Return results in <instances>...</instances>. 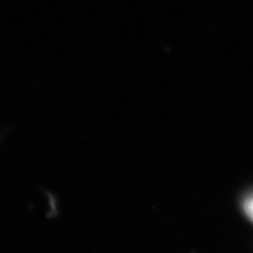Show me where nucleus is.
<instances>
[{
    "label": "nucleus",
    "instance_id": "obj_1",
    "mask_svg": "<svg viewBox=\"0 0 253 253\" xmlns=\"http://www.w3.org/2000/svg\"><path fill=\"white\" fill-rule=\"evenodd\" d=\"M244 210L245 213H246L247 216L253 220V195L247 197L244 202Z\"/></svg>",
    "mask_w": 253,
    "mask_h": 253
}]
</instances>
